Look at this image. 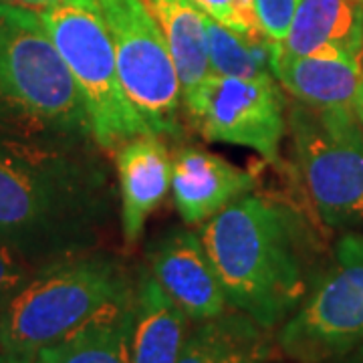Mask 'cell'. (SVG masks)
I'll return each mask as SVG.
<instances>
[{"instance_id": "obj_11", "label": "cell", "mask_w": 363, "mask_h": 363, "mask_svg": "<svg viewBox=\"0 0 363 363\" xmlns=\"http://www.w3.org/2000/svg\"><path fill=\"white\" fill-rule=\"evenodd\" d=\"M257 176L218 154L184 147L172 168V198L186 224H204L238 198L250 194Z\"/></svg>"}, {"instance_id": "obj_23", "label": "cell", "mask_w": 363, "mask_h": 363, "mask_svg": "<svg viewBox=\"0 0 363 363\" xmlns=\"http://www.w3.org/2000/svg\"><path fill=\"white\" fill-rule=\"evenodd\" d=\"M6 2L21 4L26 9H33V11H43L49 6H57V4H67V2H93V0H6Z\"/></svg>"}, {"instance_id": "obj_6", "label": "cell", "mask_w": 363, "mask_h": 363, "mask_svg": "<svg viewBox=\"0 0 363 363\" xmlns=\"http://www.w3.org/2000/svg\"><path fill=\"white\" fill-rule=\"evenodd\" d=\"M87 109L101 152L152 133L130 104L117 71L116 51L99 2H67L37 11Z\"/></svg>"}, {"instance_id": "obj_17", "label": "cell", "mask_w": 363, "mask_h": 363, "mask_svg": "<svg viewBox=\"0 0 363 363\" xmlns=\"http://www.w3.org/2000/svg\"><path fill=\"white\" fill-rule=\"evenodd\" d=\"M135 297L37 353L39 363H131Z\"/></svg>"}, {"instance_id": "obj_3", "label": "cell", "mask_w": 363, "mask_h": 363, "mask_svg": "<svg viewBox=\"0 0 363 363\" xmlns=\"http://www.w3.org/2000/svg\"><path fill=\"white\" fill-rule=\"evenodd\" d=\"M0 128L95 143L89 116L37 11L0 0Z\"/></svg>"}, {"instance_id": "obj_4", "label": "cell", "mask_w": 363, "mask_h": 363, "mask_svg": "<svg viewBox=\"0 0 363 363\" xmlns=\"http://www.w3.org/2000/svg\"><path fill=\"white\" fill-rule=\"evenodd\" d=\"M133 297L125 264L107 252L52 260L33 272L0 311V350L37 355Z\"/></svg>"}, {"instance_id": "obj_27", "label": "cell", "mask_w": 363, "mask_h": 363, "mask_svg": "<svg viewBox=\"0 0 363 363\" xmlns=\"http://www.w3.org/2000/svg\"><path fill=\"white\" fill-rule=\"evenodd\" d=\"M359 2H362V4H363V0H359Z\"/></svg>"}, {"instance_id": "obj_2", "label": "cell", "mask_w": 363, "mask_h": 363, "mask_svg": "<svg viewBox=\"0 0 363 363\" xmlns=\"http://www.w3.org/2000/svg\"><path fill=\"white\" fill-rule=\"evenodd\" d=\"M228 307L271 329L285 323L307 295L309 233L279 198L247 194L200 228Z\"/></svg>"}, {"instance_id": "obj_26", "label": "cell", "mask_w": 363, "mask_h": 363, "mask_svg": "<svg viewBox=\"0 0 363 363\" xmlns=\"http://www.w3.org/2000/svg\"><path fill=\"white\" fill-rule=\"evenodd\" d=\"M355 111H357V116H359L363 123V79L362 85H359V91H357V97H355Z\"/></svg>"}, {"instance_id": "obj_9", "label": "cell", "mask_w": 363, "mask_h": 363, "mask_svg": "<svg viewBox=\"0 0 363 363\" xmlns=\"http://www.w3.org/2000/svg\"><path fill=\"white\" fill-rule=\"evenodd\" d=\"M206 142L230 143L277 164L286 135V104L274 77H210L182 101Z\"/></svg>"}, {"instance_id": "obj_25", "label": "cell", "mask_w": 363, "mask_h": 363, "mask_svg": "<svg viewBox=\"0 0 363 363\" xmlns=\"http://www.w3.org/2000/svg\"><path fill=\"white\" fill-rule=\"evenodd\" d=\"M333 362L335 363H363V345L355 347V350H351L350 353L341 355V357L333 359Z\"/></svg>"}, {"instance_id": "obj_28", "label": "cell", "mask_w": 363, "mask_h": 363, "mask_svg": "<svg viewBox=\"0 0 363 363\" xmlns=\"http://www.w3.org/2000/svg\"><path fill=\"white\" fill-rule=\"evenodd\" d=\"M257 363H259V362H257Z\"/></svg>"}, {"instance_id": "obj_10", "label": "cell", "mask_w": 363, "mask_h": 363, "mask_svg": "<svg viewBox=\"0 0 363 363\" xmlns=\"http://www.w3.org/2000/svg\"><path fill=\"white\" fill-rule=\"evenodd\" d=\"M147 271L190 321H208L226 313L218 274L200 234L174 228L150 248Z\"/></svg>"}, {"instance_id": "obj_7", "label": "cell", "mask_w": 363, "mask_h": 363, "mask_svg": "<svg viewBox=\"0 0 363 363\" xmlns=\"http://www.w3.org/2000/svg\"><path fill=\"white\" fill-rule=\"evenodd\" d=\"M279 345L298 363L333 362L363 345V234L339 238L329 269L281 327Z\"/></svg>"}, {"instance_id": "obj_21", "label": "cell", "mask_w": 363, "mask_h": 363, "mask_svg": "<svg viewBox=\"0 0 363 363\" xmlns=\"http://www.w3.org/2000/svg\"><path fill=\"white\" fill-rule=\"evenodd\" d=\"M216 23L238 33H260L252 0H190Z\"/></svg>"}, {"instance_id": "obj_19", "label": "cell", "mask_w": 363, "mask_h": 363, "mask_svg": "<svg viewBox=\"0 0 363 363\" xmlns=\"http://www.w3.org/2000/svg\"><path fill=\"white\" fill-rule=\"evenodd\" d=\"M208 59L212 75L222 77H274L272 63L279 47L260 33H238L206 16Z\"/></svg>"}, {"instance_id": "obj_1", "label": "cell", "mask_w": 363, "mask_h": 363, "mask_svg": "<svg viewBox=\"0 0 363 363\" xmlns=\"http://www.w3.org/2000/svg\"><path fill=\"white\" fill-rule=\"evenodd\" d=\"M117 200V184L97 143L0 128V242L28 264L45 267L95 250Z\"/></svg>"}, {"instance_id": "obj_12", "label": "cell", "mask_w": 363, "mask_h": 363, "mask_svg": "<svg viewBox=\"0 0 363 363\" xmlns=\"http://www.w3.org/2000/svg\"><path fill=\"white\" fill-rule=\"evenodd\" d=\"M174 160L160 135L143 133L116 150L119 220L128 245L138 242L145 222L168 194Z\"/></svg>"}, {"instance_id": "obj_16", "label": "cell", "mask_w": 363, "mask_h": 363, "mask_svg": "<svg viewBox=\"0 0 363 363\" xmlns=\"http://www.w3.org/2000/svg\"><path fill=\"white\" fill-rule=\"evenodd\" d=\"M154 14L178 71L182 101L188 99L212 71L208 59L206 14L190 0H143Z\"/></svg>"}, {"instance_id": "obj_24", "label": "cell", "mask_w": 363, "mask_h": 363, "mask_svg": "<svg viewBox=\"0 0 363 363\" xmlns=\"http://www.w3.org/2000/svg\"><path fill=\"white\" fill-rule=\"evenodd\" d=\"M0 363H39V359L37 355H23V353L0 350Z\"/></svg>"}, {"instance_id": "obj_13", "label": "cell", "mask_w": 363, "mask_h": 363, "mask_svg": "<svg viewBox=\"0 0 363 363\" xmlns=\"http://www.w3.org/2000/svg\"><path fill=\"white\" fill-rule=\"evenodd\" d=\"M279 52L363 61V4L359 0H301Z\"/></svg>"}, {"instance_id": "obj_18", "label": "cell", "mask_w": 363, "mask_h": 363, "mask_svg": "<svg viewBox=\"0 0 363 363\" xmlns=\"http://www.w3.org/2000/svg\"><path fill=\"white\" fill-rule=\"evenodd\" d=\"M259 327L242 313L200 321L176 363H257L262 351Z\"/></svg>"}, {"instance_id": "obj_15", "label": "cell", "mask_w": 363, "mask_h": 363, "mask_svg": "<svg viewBox=\"0 0 363 363\" xmlns=\"http://www.w3.org/2000/svg\"><path fill=\"white\" fill-rule=\"evenodd\" d=\"M188 317L143 269L135 283L131 363H176L188 339Z\"/></svg>"}, {"instance_id": "obj_14", "label": "cell", "mask_w": 363, "mask_h": 363, "mask_svg": "<svg viewBox=\"0 0 363 363\" xmlns=\"http://www.w3.org/2000/svg\"><path fill=\"white\" fill-rule=\"evenodd\" d=\"M272 73L298 104L309 107H355L363 61L339 55H277Z\"/></svg>"}, {"instance_id": "obj_8", "label": "cell", "mask_w": 363, "mask_h": 363, "mask_svg": "<svg viewBox=\"0 0 363 363\" xmlns=\"http://www.w3.org/2000/svg\"><path fill=\"white\" fill-rule=\"evenodd\" d=\"M111 35L121 87L154 135H182V87L166 39L143 0H97Z\"/></svg>"}, {"instance_id": "obj_22", "label": "cell", "mask_w": 363, "mask_h": 363, "mask_svg": "<svg viewBox=\"0 0 363 363\" xmlns=\"http://www.w3.org/2000/svg\"><path fill=\"white\" fill-rule=\"evenodd\" d=\"M33 277L30 264L13 248L0 242V311Z\"/></svg>"}, {"instance_id": "obj_20", "label": "cell", "mask_w": 363, "mask_h": 363, "mask_svg": "<svg viewBox=\"0 0 363 363\" xmlns=\"http://www.w3.org/2000/svg\"><path fill=\"white\" fill-rule=\"evenodd\" d=\"M301 0H252L260 35L281 49Z\"/></svg>"}, {"instance_id": "obj_5", "label": "cell", "mask_w": 363, "mask_h": 363, "mask_svg": "<svg viewBox=\"0 0 363 363\" xmlns=\"http://www.w3.org/2000/svg\"><path fill=\"white\" fill-rule=\"evenodd\" d=\"M286 133L317 216L331 228L363 224V123L355 107L297 101L289 109Z\"/></svg>"}]
</instances>
